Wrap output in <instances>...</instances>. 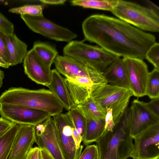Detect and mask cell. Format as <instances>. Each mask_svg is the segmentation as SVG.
<instances>
[{"label": "cell", "mask_w": 159, "mask_h": 159, "mask_svg": "<svg viewBox=\"0 0 159 159\" xmlns=\"http://www.w3.org/2000/svg\"><path fill=\"white\" fill-rule=\"evenodd\" d=\"M23 66L25 74L32 80L47 87L49 84L51 68L43 63L32 48L27 51L23 60Z\"/></svg>", "instance_id": "9a60e30c"}, {"label": "cell", "mask_w": 159, "mask_h": 159, "mask_svg": "<svg viewBox=\"0 0 159 159\" xmlns=\"http://www.w3.org/2000/svg\"><path fill=\"white\" fill-rule=\"evenodd\" d=\"M0 29L6 34L14 33V27L13 24L0 12Z\"/></svg>", "instance_id": "4dcf8cb0"}, {"label": "cell", "mask_w": 159, "mask_h": 159, "mask_svg": "<svg viewBox=\"0 0 159 159\" xmlns=\"http://www.w3.org/2000/svg\"><path fill=\"white\" fill-rule=\"evenodd\" d=\"M34 142L40 149L47 150L54 159H65L52 116L35 126Z\"/></svg>", "instance_id": "8fae6325"}, {"label": "cell", "mask_w": 159, "mask_h": 159, "mask_svg": "<svg viewBox=\"0 0 159 159\" xmlns=\"http://www.w3.org/2000/svg\"><path fill=\"white\" fill-rule=\"evenodd\" d=\"M59 143L65 159H78L83 149H77L73 137L72 127L65 114L52 116Z\"/></svg>", "instance_id": "5bb4252c"}, {"label": "cell", "mask_w": 159, "mask_h": 159, "mask_svg": "<svg viewBox=\"0 0 159 159\" xmlns=\"http://www.w3.org/2000/svg\"><path fill=\"white\" fill-rule=\"evenodd\" d=\"M125 65L129 84L133 96L138 98L146 95L149 72L143 60L129 57L123 58Z\"/></svg>", "instance_id": "7c38bea8"}, {"label": "cell", "mask_w": 159, "mask_h": 159, "mask_svg": "<svg viewBox=\"0 0 159 159\" xmlns=\"http://www.w3.org/2000/svg\"><path fill=\"white\" fill-rule=\"evenodd\" d=\"M146 103L148 109L159 117V98L151 99L149 102Z\"/></svg>", "instance_id": "836d02e7"}, {"label": "cell", "mask_w": 159, "mask_h": 159, "mask_svg": "<svg viewBox=\"0 0 159 159\" xmlns=\"http://www.w3.org/2000/svg\"><path fill=\"white\" fill-rule=\"evenodd\" d=\"M44 7L43 5H26L11 8L8 11L20 15L40 16L43 15V12Z\"/></svg>", "instance_id": "83f0119b"}, {"label": "cell", "mask_w": 159, "mask_h": 159, "mask_svg": "<svg viewBox=\"0 0 159 159\" xmlns=\"http://www.w3.org/2000/svg\"><path fill=\"white\" fill-rule=\"evenodd\" d=\"M91 95L105 109H112L115 124L121 120L133 96L129 89L108 83L96 88Z\"/></svg>", "instance_id": "8992f818"}, {"label": "cell", "mask_w": 159, "mask_h": 159, "mask_svg": "<svg viewBox=\"0 0 159 159\" xmlns=\"http://www.w3.org/2000/svg\"><path fill=\"white\" fill-rule=\"evenodd\" d=\"M42 3L50 5L63 4L66 1L65 0H40Z\"/></svg>", "instance_id": "8d00e7d4"}, {"label": "cell", "mask_w": 159, "mask_h": 159, "mask_svg": "<svg viewBox=\"0 0 159 159\" xmlns=\"http://www.w3.org/2000/svg\"><path fill=\"white\" fill-rule=\"evenodd\" d=\"M129 110V128L133 139L149 127L159 123V117L148 109L143 102L134 99Z\"/></svg>", "instance_id": "4fadbf2b"}, {"label": "cell", "mask_w": 159, "mask_h": 159, "mask_svg": "<svg viewBox=\"0 0 159 159\" xmlns=\"http://www.w3.org/2000/svg\"><path fill=\"white\" fill-rule=\"evenodd\" d=\"M146 95L151 99L159 98V69L154 68L152 71L149 72Z\"/></svg>", "instance_id": "4316f807"}, {"label": "cell", "mask_w": 159, "mask_h": 159, "mask_svg": "<svg viewBox=\"0 0 159 159\" xmlns=\"http://www.w3.org/2000/svg\"><path fill=\"white\" fill-rule=\"evenodd\" d=\"M106 114L105 118L106 130H110L112 129L115 125L113 120L112 110L110 108L106 109Z\"/></svg>", "instance_id": "d6a6232c"}, {"label": "cell", "mask_w": 159, "mask_h": 159, "mask_svg": "<svg viewBox=\"0 0 159 159\" xmlns=\"http://www.w3.org/2000/svg\"><path fill=\"white\" fill-rule=\"evenodd\" d=\"M14 124L1 117L0 118V138L9 130Z\"/></svg>", "instance_id": "e575fe53"}, {"label": "cell", "mask_w": 159, "mask_h": 159, "mask_svg": "<svg viewBox=\"0 0 159 159\" xmlns=\"http://www.w3.org/2000/svg\"><path fill=\"white\" fill-rule=\"evenodd\" d=\"M1 66L5 68H8L10 65L6 62L0 56V67Z\"/></svg>", "instance_id": "f35d334b"}, {"label": "cell", "mask_w": 159, "mask_h": 159, "mask_svg": "<svg viewBox=\"0 0 159 159\" xmlns=\"http://www.w3.org/2000/svg\"><path fill=\"white\" fill-rule=\"evenodd\" d=\"M70 2L71 5L73 6L111 12L116 5L117 0H74L70 1Z\"/></svg>", "instance_id": "d4e9b609"}, {"label": "cell", "mask_w": 159, "mask_h": 159, "mask_svg": "<svg viewBox=\"0 0 159 159\" xmlns=\"http://www.w3.org/2000/svg\"><path fill=\"white\" fill-rule=\"evenodd\" d=\"M56 70L65 77L88 78L98 87L107 84L103 72L66 56L58 55L54 62Z\"/></svg>", "instance_id": "ba28073f"}, {"label": "cell", "mask_w": 159, "mask_h": 159, "mask_svg": "<svg viewBox=\"0 0 159 159\" xmlns=\"http://www.w3.org/2000/svg\"><path fill=\"white\" fill-rule=\"evenodd\" d=\"M78 159H99L97 145L93 144L87 146Z\"/></svg>", "instance_id": "f546056e"}, {"label": "cell", "mask_w": 159, "mask_h": 159, "mask_svg": "<svg viewBox=\"0 0 159 159\" xmlns=\"http://www.w3.org/2000/svg\"><path fill=\"white\" fill-rule=\"evenodd\" d=\"M82 29L85 40L123 58L145 59L147 51L156 42L151 34L119 18L102 14L87 18Z\"/></svg>", "instance_id": "6da1fadb"}, {"label": "cell", "mask_w": 159, "mask_h": 159, "mask_svg": "<svg viewBox=\"0 0 159 159\" xmlns=\"http://www.w3.org/2000/svg\"><path fill=\"white\" fill-rule=\"evenodd\" d=\"M66 113L82 136V140L86 126V120L84 116L76 106L71 108Z\"/></svg>", "instance_id": "484cf974"}, {"label": "cell", "mask_w": 159, "mask_h": 159, "mask_svg": "<svg viewBox=\"0 0 159 159\" xmlns=\"http://www.w3.org/2000/svg\"><path fill=\"white\" fill-rule=\"evenodd\" d=\"M107 83L129 90L126 67L123 58L119 57L103 72Z\"/></svg>", "instance_id": "d6986e66"}, {"label": "cell", "mask_w": 159, "mask_h": 159, "mask_svg": "<svg viewBox=\"0 0 159 159\" xmlns=\"http://www.w3.org/2000/svg\"><path fill=\"white\" fill-rule=\"evenodd\" d=\"M68 111L76 106L63 78L56 69L51 70L50 84L47 86Z\"/></svg>", "instance_id": "ac0fdd59"}, {"label": "cell", "mask_w": 159, "mask_h": 159, "mask_svg": "<svg viewBox=\"0 0 159 159\" xmlns=\"http://www.w3.org/2000/svg\"><path fill=\"white\" fill-rule=\"evenodd\" d=\"M35 137V126L20 125L7 159H26L33 148Z\"/></svg>", "instance_id": "2e32d148"}, {"label": "cell", "mask_w": 159, "mask_h": 159, "mask_svg": "<svg viewBox=\"0 0 159 159\" xmlns=\"http://www.w3.org/2000/svg\"><path fill=\"white\" fill-rule=\"evenodd\" d=\"M0 103L41 110L48 112L51 116L61 113L64 108L52 93L44 89L31 90L11 87L1 95Z\"/></svg>", "instance_id": "7a4b0ae2"}, {"label": "cell", "mask_w": 159, "mask_h": 159, "mask_svg": "<svg viewBox=\"0 0 159 159\" xmlns=\"http://www.w3.org/2000/svg\"><path fill=\"white\" fill-rule=\"evenodd\" d=\"M4 38L9 54L10 66L21 63L27 52V45L21 40L14 33H5Z\"/></svg>", "instance_id": "ffe728a7"}, {"label": "cell", "mask_w": 159, "mask_h": 159, "mask_svg": "<svg viewBox=\"0 0 159 159\" xmlns=\"http://www.w3.org/2000/svg\"><path fill=\"white\" fill-rule=\"evenodd\" d=\"M146 6L125 0H117L111 11L119 19L143 31L159 32V8L151 1L144 0Z\"/></svg>", "instance_id": "277c9868"}, {"label": "cell", "mask_w": 159, "mask_h": 159, "mask_svg": "<svg viewBox=\"0 0 159 159\" xmlns=\"http://www.w3.org/2000/svg\"><path fill=\"white\" fill-rule=\"evenodd\" d=\"M65 82L72 100L76 106L84 103L93 90L98 87L86 77H66Z\"/></svg>", "instance_id": "e0dca14e"}, {"label": "cell", "mask_w": 159, "mask_h": 159, "mask_svg": "<svg viewBox=\"0 0 159 159\" xmlns=\"http://www.w3.org/2000/svg\"><path fill=\"white\" fill-rule=\"evenodd\" d=\"M63 53L64 55L102 72L119 57L100 47L76 40L68 43L63 49Z\"/></svg>", "instance_id": "5b68a950"}, {"label": "cell", "mask_w": 159, "mask_h": 159, "mask_svg": "<svg viewBox=\"0 0 159 159\" xmlns=\"http://www.w3.org/2000/svg\"><path fill=\"white\" fill-rule=\"evenodd\" d=\"M4 75V72L0 69V88L3 85V80L5 77Z\"/></svg>", "instance_id": "ab89813d"}, {"label": "cell", "mask_w": 159, "mask_h": 159, "mask_svg": "<svg viewBox=\"0 0 159 159\" xmlns=\"http://www.w3.org/2000/svg\"><path fill=\"white\" fill-rule=\"evenodd\" d=\"M0 115L2 117L14 123L35 126L51 116L48 112L41 110L1 103Z\"/></svg>", "instance_id": "30bf717a"}, {"label": "cell", "mask_w": 159, "mask_h": 159, "mask_svg": "<svg viewBox=\"0 0 159 159\" xmlns=\"http://www.w3.org/2000/svg\"><path fill=\"white\" fill-rule=\"evenodd\" d=\"M20 16L30 30L48 39L68 43L77 37V35L71 30L55 24L43 15H21Z\"/></svg>", "instance_id": "52a82bcc"}, {"label": "cell", "mask_w": 159, "mask_h": 159, "mask_svg": "<svg viewBox=\"0 0 159 159\" xmlns=\"http://www.w3.org/2000/svg\"><path fill=\"white\" fill-rule=\"evenodd\" d=\"M129 111L125 110L121 120L110 130H105L96 142L99 159H127L133 144L129 128Z\"/></svg>", "instance_id": "3957f363"}, {"label": "cell", "mask_w": 159, "mask_h": 159, "mask_svg": "<svg viewBox=\"0 0 159 159\" xmlns=\"http://www.w3.org/2000/svg\"><path fill=\"white\" fill-rule=\"evenodd\" d=\"M4 34L5 33L0 30V56L9 64V54L5 43Z\"/></svg>", "instance_id": "1f68e13d"}, {"label": "cell", "mask_w": 159, "mask_h": 159, "mask_svg": "<svg viewBox=\"0 0 159 159\" xmlns=\"http://www.w3.org/2000/svg\"><path fill=\"white\" fill-rule=\"evenodd\" d=\"M85 117L86 122V129L82 141L84 145L87 146L96 142L103 134L106 129L105 119L98 121Z\"/></svg>", "instance_id": "7402d4cb"}, {"label": "cell", "mask_w": 159, "mask_h": 159, "mask_svg": "<svg viewBox=\"0 0 159 159\" xmlns=\"http://www.w3.org/2000/svg\"><path fill=\"white\" fill-rule=\"evenodd\" d=\"M26 159H42L40 149L38 147L33 148Z\"/></svg>", "instance_id": "d590c367"}, {"label": "cell", "mask_w": 159, "mask_h": 159, "mask_svg": "<svg viewBox=\"0 0 159 159\" xmlns=\"http://www.w3.org/2000/svg\"><path fill=\"white\" fill-rule=\"evenodd\" d=\"M19 125L14 123L7 132L0 138V159H7Z\"/></svg>", "instance_id": "cb8c5ba5"}, {"label": "cell", "mask_w": 159, "mask_h": 159, "mask_svg": "<svg viewBox=\"0 0 159 159\" xmlns=\"http://www.w3.org/2000/svg\"><path fill=\"white\" fill-rule=\"evenodd\" d=\"M32 48L43 63L51 68L52 65L58 55L56 49L48 43L39 41L34 43Z\"/></svg>", "instance_id": "603a6c76"}, {"label": "cell", "mask_w": 159, "mask_h": 159, "mask_svg": "<svg viewBox=\"0 0 159 159\" xmlns=\"http://www.w3.org/2000/svg\"><path fill=\"white\" fill-rule=\"evenodd\" d=\"M42 159H54L49 152L46 149H40Z\"/></svg>", "instance_id": "74e56055"}, {"label": "cell", "mask_w": 159, "mask_h": 159, "mask_svg": "<svg viewBox=\"0 0 159 159\" xmlns=\"http://www.w3.org/2000/svg\"></svg>", "instance_id": "60d3db41"}, {"label": "cell", "mask_w": 159, "mask_h": 159, "mask_svg": "<svg viewBox=\"0 0 159 159\" xmlns=\"http://www.w3.org/2000/svg\"><path fill=\"white\" fill-rule=\"evenodd\" d=\"M146 59L154 66L159 69V44L155 42L147 51L145 56Z\"/></svg>", "instance_id": "f1b7e54d"}, {"label": "cell", "mask_w": 159, "mask_h": 159, "mask_svg": "<svg viewBox=\"0 0 159 159\" xmlns=\"http://www.w3.org/2000/svg\"><path fill=\"white\" fill-rule=\"evenodd\" d=\"M130 155L133 159H159V123L149 127L134 139Z\"/></svg>", "instance_id": "9c48e42d"}, {"label": "cell", "mask_w": 159, "mask_h": 159, "mask_svg": "<svg viewBox=\"0 0 159 159\" xmlns=\"http://www.w3.org/2000/svg\"><path fill=\"white\" fill-rule=\"evenodd\" d=\"M76 107L85 117L98 121L105 119L106 110L91 95L84 103Z\"/></svg>", "instance_id": "44dd1931"}]
</instances>
